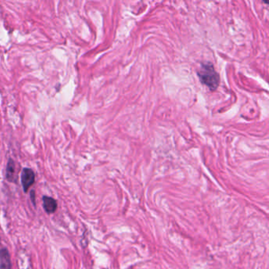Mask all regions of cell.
I'll return each instance as SVG.
<instances>
[{"instance_id": "cell-1", "label": "cell", "mask_w": 269, "mask_h": 269, "mask_svg": "<svg viewBox=\"0 0 269 269\" xmlns=\"http://www.w3.org/2000/svg\"><path fill=\"white\" fill-rule=\"evenodd\" d=\"M197 75L201 83L207 86L211 91L218 88L220 81V75L211 62L202 63L197 71Z\"/></svg>"}, {"instance_id": "cell-2", "label": "cell", "mask_w": 269, "mask_h": 269, "mask_svg": "<svg viewBox=\"0 0 269 269\" xmlns=\"http://www.w3.org/2000/svg\"><path fill=\"white\" fill-rule=\"evenodd\" d=\"M21 179H22L24 191L27 192L30 186L34 183L35 175L33 171L30 168H24L22 172Z\"/></svg>"}, {"instance_id": "cell-3", "label": "cell", "mask_w": 269, "mask_h": 269, "mask_svg": "<svg viewBox=\"0 0 269 269\" xmlns=\"http://www.w3.org/2000/svg\"><path fill=\"white\" fill-rule=\"evenodd\" d=\"M0 269H11V257L7 249L0 250Z\"/></svg>"}, {"instance_id": "cell-4", "label": "cell", "mask_w": 269, "mask_h": 269, "mask_svg": "<svg viewBox=\"0 0 269 269\" xmlns=\"http://www.w3.org/2000/svg\"><path fill=\"white\" fill-rule=\"evenodd\" d=\"M44 209L47 213H54L57 209V203L56 200L51 198L50 196H45L43 197Z\"/></svg>"}, {"instance_id": "cell-5", "label": "cell", "mask_w": 269, "mask_h": 269, "mask_svg": "<svg viewBox=\"0 0 269 269\" xmlns=\"http://www.w3.org/2000/svg\"><path fill=\"white\" fill-rule=\"evenodd\" d=\"M14 175H15V162L10 159L7 166V179L10 182L13 181Z\"/></svg>"}]
</instances>
